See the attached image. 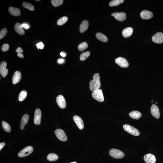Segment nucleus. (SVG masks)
Returning <instances> with one entry per match:
<instances>
[{
  "label": "nucleus",
  "mask_w": 163,
  "mask_h": 163,
  "mask_svg": "<svg viewBox=\"0 0 163 163\" xmlns=\"http://www.w3.org/2000/svg\"><path fill=\"white\" fill-rule=\"evenodd\" d=\"M16 51L18 53H23V50L20 47H18L17 49H16Z\"/></svg>",
  "instance_id": "obj_37"
},
{
  "label": "nucleus",
  "mask_w": 163,
  "mask_h": 163,
  "mask_svg": "<svg viewBox=\"0 0 163 163\" xmlns=\"http://www.w3.org/2000/svg\"><path fill=\"white\" fill-rule=\"evenodd\" d=\"M144 160L146 163H155L156 162V158L154 155L149 154L144 156Z\"/></svg>",
  "instance_id": "obj_16"
},
{
  "label": "nucleus",
  "mask_w": 163,
  "mask_h": 163,
  "mask_svg": "<svg viewBox=\"0 0 163 163\" xmlns=\"http://www.w3.org/2000/svg\"><path fill=\"white\" fill-rule=\"evenodd\" d=\"M5 143L4 142L1 143H0V151H1L5 145Z\"/></svg>",
  "instance_id": "obj_38"
},
{
  "label": "nucleus",
  "mask_w": 163,
  "mask_h": 163,
  "mask_svg": "<svg viewBox=\"0 0 163 163\" xmlns=\"http://www.w3.org/2000/svg\"><path fill=\"white\" fill-rule=\"evenodd\" d=\"M140 16L142 19L147 20L152 18L153 17V14L151 11L144 10L141 12Z\"/></svg>",
  "instance_id": "obj_15"
},
{
  "label": "nucleus",
  "mask_w": 163,
  "mask_h": 163,
  "mask_svg": "<svg viewBox=\"0 0 163 163\" xmlns=\"http://www.w3.org/2000/svg\"><path fill=\"white\" fill-rule=\"evenodd\" d=\"M88 47V44L86 42H83L78 46V49L80 51H82L85 50Z\"/></svg>",
  "instance_id": "obj_31"
},
{
  "label": "nucleus",
  "mask_w": 163,
  "mask_h": 163,
  "mask_svg": "<svg viewBox=\"0 0 163 163\" xmlns=\"http://www.w3.org/2000/svg\"><path fill=\"white\" fill-rule=\"evenodd\" d=\"M7 32V29L6 28H4L2 29L0 32V39L4 38Z\"/></svg>",
  "instance_id": "obj_34"
},
{
  "label": "nucleus",
  "mask_w": 163,
  "mask_h": 163,
  "mask_svg": "<svg viewBox=\"0 0 163 163\" xmlns=\"http://www.w3.org/2000/svg\"><path fill=\"white\" fill-rule=\"evenodd\" d=\"M58 158V156L57 154L51 153L48 155L47 156V159L49 161L53 162L57 160Z\"/></svg>",
  "instance_id": "obj_26"
},
{
  "label": "nucleus",
  "mask_w": 163,
  "mask_h": 163,
  "mask_svg": "<svg viewBox=\"0 0 163 163\" xmlns=\"http://www.w3.org/2000/svg\"><path fill=\"white\" fill-rule=\"evenodd\" d=\"M29 119L28 115L26 114L22 117L20 124V128L21 130H23L24 126L28 123Z\"/></svg>",
  "instance_id": "obj_20"
},
{
  "label": "nucleus",
  "mask_w": 163,
  "mask_h": 163,
  "mask_svg": "<svg viewBox=\"0 0 163 163\" xmlns=\"http://www.w3.org/2000/svg\"><path fill=\"white\" fill-rule=\"evenodd\" d=\"M115 62L119 66L122 68L128 67L129 65L128 62L126 59L122 57H119L116 59Z\"/></svg>",
  "instance_id": "obj_7"
},
{
  "label": "nucleus",
  "mask_w": 163,
  "mask_h": 163,
  "mask_svg": "<svg viewBox=\"0 0 163 163\" xmlns=\"http://www.w3.org/2000/svg\"><path fill=\"white\" fill-rule=\"evenodd\" d=\"M90 55V52L87 51L82 53L80 56V60L82 61H85L88 58Z\"/></svg>",
  "instance_id": "obj_27"
},
{
  "label": "nucleus",
  "mask_w": 163,
  "mask_h": 163,
  "mask_svg": "<svg viewBox=\"0 0 163 163\" xmlns=\"http://www.w3.org/2000/svg\"><path fill=\"white\" fill-rule=\"evenodd\" d=\"M42 112L40 109L37 108L35 110L34 118V123L36 125H39L41 122Z\"/></svg>",
  "instance_id": "obj_13"
},
{
  "label": "nucleus",
  "mask_w": 163,
  "mask_h": 163,
  "mask_svg": "<svg viewBox=\"0 0 163 163\" xmlns=\"http://www.w3.org/2000/svg\"><path fill=\"white\" fill-rule=\"evenodd\" d=\"M63 0H52L51 2L53 5L55 7L61 6L63 4Z\"/></svg>",
  "instance_id": "obj_33"
},
{
  "label": "nucleus",
  "mask_w": 163,
  "mask_h": 163,
  "mask_svg": "<svg viewBox=\"0 0 163 163\" xmlns=\"http://www.w3.org/2000/svg\"><path fill=\"white\" fill-rule=\"evenodd\" d=\"M21 74L19 71H16L15 72L12 78L13 84H16L20 81L21 79Z\"/></svg>",
  "instance_id": "obj_17"
},
{
  "label": "nucleus",
  "mask_w": 163,
  "mask_h": 163,
  "mask_svg": "<svg viewBox=\"0 0 163 163\" xmlns=\"http://www.w3.org/2000/svg\"><path fill=\"white\" fill-rule=\"evenodd\" d=\"M92 97L94 99L99 102H102L104 100V97L102 91L101 89H97L92 93Z\"/></svg>",
  "instance_id": "obj_4"
},
{
  "label": "nucleus",
  "mask_w": 163,
  "mask_h": 163,
  "mask_svg": "<svg viewBox=\"0 0 163 163\" xmlns=\"http://www.w3.org/2000/svg\"><path fill=\"white\" fill-rule=\"evenodd\" d=\"M151 102H153V101H152Z\"/></svg>",
  "instance_id": "obj_45"
},
{
  "label": "nucleus",
  "mask_w": 163,
  "mask_h": 163,
  "mask_svg": "<svg viewBox=\"0 0 163 163\" xmlns=\"http://www.w3.org/2000/svg\"><path fill=\"white\" fill-rule=\"evenodd\" d=\"M73 118L78 128L80 130H82L84 127V123L82 119L77 115L74 116Z\"/></svg>",
  "instance_id": "obj_14"
},
{
  "label": "nucleus",
  "mask_w": 163,
  "mask_h": 163,
  "mask_svg": "<svg viewBox=\"0 0 163 163\" xmlns=\"http://www.w3.org/2000/svg\"><path fill=\"white\" fill-rule=\"evenodd\" d=\"M7 63L5 61L1 62L0 65V73L3 77H5L8 74V70L6 69Z\"/></svg>",
  "instance_id": "obj_12"
},
{
  "label": "nucleus",
  "mask_w": 163,
  "mask_h": 163,
  "mask_svg": "<svg viewBox=\"0 0 163 163\" xmlns=\"http://www.w3.org/2000/svg\"><path fill=\"white\" fill-rule=\"evenodd\" d=\"M2 126L3 129L7 132H10L11 131V128L9 124L6 122L3 121L2 122Z\"/></svg>",
  "instance_id": "obj_29"
},
{
  "label": "nucleus",
  "mask_w": 163,
  "mask_h": 163,
  "mask_svg": "<svg viewBox=\"0 0 163 163\" xmlns=\"http://www.w3.org/2000/svg\"><path fill=\"white\" fill-rule=\"evenodd\" d=\"M124 1V0H114L111 1L109 3V6L110 7L117 6L119 5L120 4L123 3Z\"/></svg>",
  "instance_id": "obj_25"
},
{
  "label": "nucleus",
  "mask_w": 163,
  "mask_h": 163,
  "mask_svg": "<svg viewBox=\"0 0 163 163\" xmlns=\"http://www.w3.org/2000/svg\"><path fill=\"white\" fill-rule=\"evenodd\" d=\"M109 153L112 157L115 159H122L125 156V154L122 152L115 149L110 150Z\"/></svg>",
  "instance_id": "obj_3"
},
{
  "label": "nucleus",
  "mask_w": 163,
  "mask_h": 163,
  "mask_svg": "<svg viewBox=\"0 0 163 163\" xmlns=\"http://www.w3.org/2000/svg\"><path fill=\"white\" fill-rule=\"evenodd\" d=\"M123 128L125 131L133 136H138L140 134L138 129L130 125L125 124L123 125Z\"/></svg>",
  "instance_id": "obj_2"
},
{
  "label": "nucleus",
  "mask_w": 163,
  "mask_h": 163,
  "mask_svg": "<svg viewBox=\"0 0 163 163\" xmlns=\"http://www.w3.org/2000/svg\"><path fill=\"white\" fill-rule=\"evenodd\" d=\"M56 102L60 108L63 109L66 106V100L62 95H59L57 97Z\"/></svg>",
  "instance_id": "obj_9"
},
{
  "label": "nucleus",
  "mask_w": 163,
  "mask_h": 163,
  "mask_svg": "<svg viewBox=\"0 0 163 163\" xmlns=\"http://www.w3.org/2000/svg\"><path fill=\"white\" fill-rule=\"evenodd\" d=\"M111 16H113L116 20L120 22L125 21L126 19V15L124 12L114 13L111 14Z\"/></svg>",
  "instance_id": "obj_10"
},
{
  "label": "nucleus",
  "mask_w": 163,
  "mask_h": 163,
  "mask_svg": "<svg viewBox=\"0 0 163 163\" xmlns=\"http://www.w3.org/2000/svg\"><path fill=\"white\" fill-rule=\"evenodd\" d=\"M55 134L57 138L60 141H66L67 140L66 133L63 130L60 129H58L55 130Z\"/></svg>",
  "instance_id": "obj_6"
},
{
  "label": "nucleus",
  "mask_w": 163,
  "mask_h": 163,
  "mask_svg": "<svg viewBox=\"0 0 163 163\" xmlns=\"http://www.w3.org/2000/svg\"><path fill=\"white\" fill-rule=\"evenodd\" d=\"M17 56L21 58H24V56L22 53H18L17 54Z\"/></svg>",
  "instance_id": "obj_39"
},
{
  "label": "nucleus",
  "mask_w": 163,
  "mask_h": 163,
  "mask_svg": "<svg viewBox=\"0 0 163 163\" xmlns=\"http://www.w3.org/2000/svg\"><path fill=\"white\" fill-rule=\"evenodd\" d=\"M152 39L153 42L157 44L163 43V34L161 32H158L153 36Z\"/></svg>",
  "instance_id": "obj_8"
},
{
  "label": "nucleus",
  "mask_w": 163,
  "mask_h": 163,
  "mask_svg": "<svg viewBox=\"0 0 163 163\" xmlns=\"http://www.w3.org/2000/svg\"><path fill=\"white\" fill-rule=\"evenodd\" d=\"M9 45L7 44H5L3 45L2 47L1 50L3 51H7L9 50Z\"/></svg>",
  "instance_id": "obj_35"
},
{
  "label": "nucleus",
  "mask_w": 163,
  "mask_h": 163,
  "mask_svg": "<svg viewBox=\"0 0 163 163\" xmlns=\"http://www.w3.org/2000/svg\"><path fill=\"white\" fill-rule=\"evenodd\" d=\"M33 148L31 146H28L23 149L18 154L20 157H23L29 155L33 152Z\"/></svg>",
  "instance_id": "obj_5"
},
{
  "label": "nucleus",
  "mask_w": 163,
  "mask_h": 163,
  "mask_svg": "<svg viewBox=\"0 0 163 163\" xmlns=\"http://www.w3.org/2000/svg\"><path fill=\"white\" fill-rule=\"evenodd\" d=\"M68 18L66 16H63L59 19L57 24L58 25H61L65 24L68 21Z\"/></svg>",
  "instance_id": "obj_32"
},
{
  "label": "nucleus",
  "mask_w": 163,
  "mask_h": 163,
  "mask_svg": "<svg viewBox=\"0 0 163 163\" xmlns=\"http://www.w3.org/2000/svg\"><path fill=\"white\" fill-rule=\"evenodd\" d=\"M9 13L14 16H18L21 14V11L19 8L10 7L9 8Z\"/></svg>",
  "instance_id": "obj_19"
},
{
  "label": "nucleus",
  "mask_w": 163,
  "mask_h": 163,
  "mask_svg": "<svg viewBox=\"0 0 163 163\" xmlns=\"http://www.w3.org/2000/svg\"><path fill=\"white\" fill-rule=\"evenodd\" d=\"M22 5L24 8L31 11H33L35 9V7H34V6L30 3L24 2L23 3Z\"/></svg>",
  "instance_id": "obj_28"
},
{
  "label": "nucleus",
  "mask_w": 163,
  "mask_h": 163,
  "mask_svg": "<svg viewBox=\"0 0 163 163\" xmlns=\"http://www.w3.org/2000/svg\"><path fill=\"white\" fill-rule=\"evenodd\" d=\"M14 28L15 31L19 35H23L25 33V32L23 29L22 24L19 23H16L15 25Z\"/></svg>",
  "instance_id": "obj_21"
},
{
  "label": "nucleus",
  "mask_w": 163,
  "mask_h": 163,
  "mask_svg": "<svg viewBox=\"0 0 163 163\" xmlns=\"http://www.w3.org/2000/svg\"><path fill=\"white\" fill-rule=\"evenodd\" d=\"M70 163H77L75 162H71Z\"/></svg>",
  "instance_id": "obj_43"
},
{
  "label": "nucleus",
  "mask_w": 163,
  "mask_h": 163,
  "mask_svg": "<svg viewBox=\"0 0 163 163\" xmlns=\"http://www.w3.org/2000/svg\"><path fill=\"white\" fill-rule=\"evenodd\" d=\"M89 27V22L87 20L83 21L82 22L79 27V31L81 33H83L87 30Z\"/></svg>",
  "instance_id": "obj_22"
},
{
  "label": "nucleus",
  "mask_w": 163,
  "mask_h": 163,
  "mask_svg": "<svg viewBox=\"0 0 163 163\" xmlns=\"http://www.w3.org/2000/svg\"><path fill=\"white\" fill-rule=\"evenodd\" d=\"M133 32V30L131 27H128L124 29L122 31V34L123 36L125 38H127L132 35Z\"/></svg>",
  "instance_id": "obj_18"
},
{
  "label": "nucleus",
  "mask_w": 163,
  "mask_h": 163,
  "mask_svg": "<svg viewBox=\"0 0 163 163\" xmlns=\"http://www.w3.org/2000/svg\"><path fill=\"white\" fill-rule=\"evenodd\" d=\"M60 55H61V56L63 57H65L66 55V54L62 52H61L60 53Z\"/></svg>",
  "instance_id": "obj_42"
},
{
  "label": "nucleus",
  "mask_w": 163,
  "mask_h": 163,
  "mask_svg": "<svg viewBox=\"0 0 163 163\" xmlns=\"http://www.w3.org/2000/svg\"><path fill=\"white\" fill-rule=\"evenodd\" d=\"M129 115L130 118L138 120L141 118L142 114L141 112L138 111H134L130 112L129 114Z\"/></svg>",
  "instance_id": "obj_23"
},
{
  "label": "nucleus",
  "mask_w": 163,
  "mask_h": 163,
  "mask_svg": "<svg viewBox=\"0 0 163 163\" xmlns=\"http://www.w3.org/2000/svg\"><path fill=\"white\" fill-rule=\"evenodd\" d=\"M40 1V0H39V1H37H37Z\"/></svg>",
  "instance_id": "obj_44"
},
{
  "label": "nucleus",
  "mask_w": 163,
  "mask_h": 163,
  "mask_svg": "<svg viewBox=\"0 0 163 163\" xmlns=\"http://www.w3.org/2000/svg\"><path fill=\"white\" fill-rule=\"evenodd\" d=\"M22 27L26 29H28L29 28V26L26 24H22Z\"/></svg>",
  "instance_id": "obj_40"
},
{
  "label": "nucleus",
  "mask_w": 163,
  "mask_h": 163,
  "mask_svg": "<svg viewBox=\"0 0 163 163\" xmlns=\"http://www.w3.org/2000/svg\"><path fill=\"white\" fill-rule=\"evenodd\" d=\"M64 61V60L63 59H59L58 61V63H62Z\"/></svg>",
  "instance_id": "obj_41"
},
{
  "label": "nucleus",
  "mask_w": 163,
  "mask_h": 163,
  "mask_svg": "<svg viewBox=\"0 0 163 163\" xmlns=\"http://www.w3.org/2000/svg\"><path fill=\"white\" fill-rule=\"evenodd\" d=\"M151 113L154 118L157 119H159L160 118V113L158 107L155 104H153L152 105L151 108Z\"/></svg>",
  "instance_id": "obj_11"
},
{
  "label": "nucleus",
  "mask_w": 163,
  "mask_h": 163,
  "mask_svg": "<svg viewBox=\"0 0 163 163\" xmlns=\"http://www.w3.org/2000/svg\"><path fill=\"white\" fill-rule=\"evenodd\" d=\"M37 47V48L38 49H43L44 45L43 44L42 42H41L39 43H37L36 45Z\"/></svg>",
  "instance_id": "obj_36"
},
{
  "label": "nucleus",
  "mask_w": 163,
  "mask_h": 163,
  "mask_svg": "<svg viewBox=\"0 0 163 163\" xmlns=\"http://www.w3.org/2000/svg\"><path fill=\"white\" fill-rule=\"evenodd\" d=\"M27 94L26 91L24 90L21 91L19 94V100L21 102L23 101L26 97Z\"/></svg>",
  "instance_id": "obj_30"
},
{
  "label": "nucleus",
  "mask_w": 163,
  "mask_h": 163,
  "mask_svg": "<svg viewBox=\"0 0 163 163\" xmlns=\"http://www.w3.org/2000/svg\"><path fill=\"white\" fill-rule=\"evenodd\" d=\"M100 76L99 73L94 74L93 77V79L91 80L89 83V89L91 91L99 89L101 87Z\"/></svg>",
  "instance_id": "obj_1"
},
{
  "label": "nucleus",
  "mask_w": 163,
  "mask_h": 163,
  "mask_svg": "<svg viewBox=\"0 0 163 163\" xmlns=\"http://www.w3.org/2000/svg\"><path fill=\"white\" fill-rule=\"evenodd\" d=\"M96 36L98 39L101 41L104 42H106L108 41V38L107 37L101 33H97L96 34Z\"/></svg>",
  "instance_id": "obj_24"
}]
</instances>
